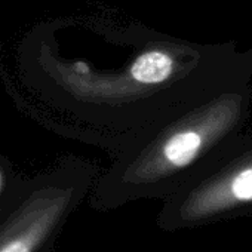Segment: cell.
Returning <instances> with one entry per match:
<instances>
[{
  "instance_id": "6da1fadb",
  "label": "cell",
  "mask_w": 252,
  "mask_h": 252,
  "mask_svg": "<svg viewBox=\"0 0 252 252\" xmlns=\"http://www.w3.org/2000/svg\"><path fill=\"white\" fill-rule=\"evenodd\" d=\"M251 101V83L237 85L141 132L113 156L92 206L111 211L169 199L245 135Z\"/></svg>"
},
{
  "instance_id": "7a4b0ae2",
  "label": "cell",
  "mask_w": 252,
  "mask_h": 252,
  "mask_svg": "<svg viewBox=\"0 0 252 252\" xmlns=\"http://www.w3.org/2000/svg\"><path fill=\"white\" fill-rule=\"evenodd\" d=\"M252 217V137L243 135L202 174L163 200L160 230L175 233Z\"/></svg>"
},
{
  "instance_id": "3957f363",
  "label": "cell",
  "mask_w": 252,
  "mask_h": 252,
  "mask_svg": "<svg viewBox=\"0 0 252 252\" xmlns=\"http://www.w3.org/2000/svg\"><path fill=\"white\" fill-rule=\"evenodd\" d=\"M95 169L52 187L0 214V252H52L76 205L94 183Z\"/></svg>"
},
{
  "instance_id": "277c9868",
  "label": "cell",
  "mask_w": 252,
  "mask_h": 252,
  "mask_svg": "<svg viewBox=\"0 0 252 252\" xmlns=\"http://www.w3.org/2000/svg\"><path fill=\"white\" fill-rule=\"evenodd\" d=\"M0 187H2V178H0Z\"/></svg>"
}]
</instances>
